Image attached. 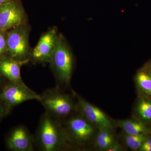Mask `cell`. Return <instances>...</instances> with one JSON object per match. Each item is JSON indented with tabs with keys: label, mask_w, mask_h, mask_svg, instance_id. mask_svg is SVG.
Here are the masks:
<instances>
[{
	"label": "cell",
	"mask_w": 151,
	"mask_h": 151,
	"mask_svg": "<svg viewBox=\"0 0 151 151\" xmlns=\"http://www.w3.org/2000/svg\"><path fill=\"white\" fill-rule=\"evenodd\" d=\"M35 138L41 151H60L68 144L62 122L46 112L41 118Z\"/></svg>",
	"instance_id": "cell-1"
},
{
	"label": "cell",
	"mask_w": 151,
	"mask_h": 151,
	"mask_svg": "<svg viewBox=\"0 0 151 151\" xmlns=\"http://www.w3.org/2000/svg\"><path fill=\"white\" fill-rule=\"evenodd\" d=\"M40 96L39 102L45 112L61 122L77 109L71 96L61 92L58 86L46 89Z\"/></svg>",
	"instance_id": "cell-2"
},
{
	"label": "cell",
	"mask_w": 151,
	"mask_h": 151,
	"mask_svg": "<svg viewBox=\"0 0 151 151\" xmlns=\"http://www.w3.org/2000/svg\"><path fill=\"white\" fill-rule=\"evenodd\" d=\"M50 64L58 83L65 86L70 84L73 68V55L65 38L61 34L58 35L56 47Z\"/></svg>",
	"instance_id": "cell-3"
},
{
	"label": "cell",
	"mask_w": 151,
	"mask_h": 151,
	"mask_svg": "<svg viewBox=\"0 0 151 151\" xmlns=\"http://www.w3.org/2000/svg\"><path fill=\"white\" fill-rule=\"evenodd\" d=\"M29 32L30 28L27 24L7 31L8 55L20 61L30 60L31 50L29 41Z\"/></svg>",
	"instance_id": "cell-4"
},
{
	"label": "cell",
	"mask_w": 151,
	"mask_h": 151,
	"mask_svg": "<svg viewBox=\"0 0 151 151\" xmlns=\"http://www.w3.org/2000/svg\"><path fill=\"white\" fill-rule=\"evenodd\" d=\"M62 124L68 144L83 145L94 136V127L80 114L70 117Z\"/></svg>",
	"instance_id": "cell-5"
},
{
	"label": "cell",
	"mask_w": 151,
	"mask_h": 151,
	"mask_svg": "<svg viewBox=\"0 0 151 151\" xmlns=\"http://www.w3.org/2000/svg\"><path fill=\"white\" fill-rule=\"evenodd\" d=\"M41 96L30 89L26 85L10 82L0 93V100L9 113L18 105L26 101L36 100L40 101Z\"/></svg>",
	"instance_id": "cell-6"
},
{
	"label": "cell",
	"mask_w": 151,
	"mask_h": 151,
	"mask_svg": "<svg viewBox=\"0 0 151 151\" xmlns=\"http://www.w3.org/2000/svg\"><path fill=\"white\" fill-rule=\"evenodd\" d=\"M72 93L77 100V109L81 116L98 129L112 130L113 122L106 114L82 98L74 90H72Z\"/></svg>",
	"instance_id": "cell-7"
},
{
	"label": "cell",
	"mask_w": 151,
	"mask_h": 151,
	"mask_svg": "<svg viewBox=\"0 0 151 151\" xmlns=\"http://www.w3.org/2000/svg\"><path fill=\"white\" fill-rule=\"evenodd\" d=\"M58 37L56 27H52L44 33L31 50L30 60L35 63H50L56 47Z\"/></svg>",
	"instance_id": "cell-8"
},
{
	"label": "cell",
	"mask_w": 151,
	"mask_h": 151,
	"mask_svg": "<svg viewBox=\"0 0 151 151\" xmlns=\"http://www.w3.org/2000/svg\"><path fill=\"white\" fill-rule=\"evenodd\" d=\"M27 22L26 14L21 0L0 6V29L8 31Z\"/></svg>",
	"instance_id": "cell-9"
},
{
	"label": "cell",
	"mask_w": 151,
	"mask_h": 151,
	"mask_svg": "<svg viewBox=\"0 0 151 151\" xmlns=\"http://www.w3.org/2000/svg\"><path fill=\"white\" fill-rule=\"evenodd\" d=\"M35 145V137L23 126L14 128L7 139V147L12 151H33Z\"/></svg>",
	"instance_id": "cell-10"
},
{
	"label": "cell",
	"mask_w": 151,
	"mask_h": 151,
	"mask_svg": "<svg viewBox=\"0 0 151 151\" xmlns=\"http://www.w3.org/2000/svg\"><path fill=\"white\" fill-rule=\"evenodd\" d=\"M29 60L20 61L8 55L0 58V75L12 83L26 85L22 79L21 69Z\"/></svg>",
	"instance_id": "cell-11"
},
{
	"label": "cell",
	"mask_w": 151,
	"mask_h": 151,
	"mask_svg": "<svg viewBox=\"0 0 151 151\" xmlns=\"http://www.w3.org/2000/svg\"><path fill=\"white\" fill-rule=\"evenodd\" d=\"M116 124L126 134L131 135L150 134L151 135V129L149 125L137 119L118 120Z\"/></svg>",
	"instance_id": "cell-12"
},
{
	"label": "cell",
	"mask_w": 151,
	"mask_h": 151,
	"mask_svg": "<svg viewBox=\"0 0 151 151\" xmlns=\"http://www.w3.org/2000/svg\"><path fill=\"white\" fill-rule=\"evenodd\" d=\"M138 95L151 99V70L145 66L139 69L135 77Z\"/></svg>",
	"instance_id": "cell-13"
},
{
	"label": "cell",
	"mask_w": 151,
	"mask_h": 151,
	"mask_svg": "<svg viewBox=\"0 0 151 151\" xmlns=\"http://www.w3.org/2000/svg\"><path fill=\"white\" fill-rule=\"evenodd\" d=\"M135 105V119L151 125V99L138 95Z\"/></svg>",
	"instance_id": "cell-14"
},
{
	"label": "cell",
	"mask_w": 151,
	"mask_h": 151,
	"mask_svg": "<svg viewBox=\"0 0 151 151\" xmlns=\"http://www.w3.org/2000/svg\"><path fill=\"white\" fill-rule=\"evenodd\" d=\"M111 130L108 129H100L97 133L96 143L100 150L107 151L115 142V139Z\"/></svg>",
	"instance_id": "cell-15"
},
{
	"label": "cell",
	"mask_w": 151,
	"mask_h": 151,
	"mask_svg": "<svg viewBox=\"0 0 151 151\" xmlns=\"http://www.w3.org/2000/svg\"><path fill=\"white\" fill-rule=\"evenodd\" d=\"M150 134L131 135L126 134L124 140L127 147L133 151H138L143 143L151 136Z\"/></svg>",
	"instance_id": "cell-16"
},
{
	"label": "cell",
	"mask_w": 151,
	"mask_h": 151,
	"mask_svg": "<svg viewBox=\"0 0 151 151\" xmlns=\"http://www.w3.org/2000/svg\"><path fill=\"white\" fill-rule=\"evenodd\" d=\"M7 31L0 29V58L8 55L7 52Z\"/></svg>",
	"instance_id": "cell-17"
},
{
	"label": "cell",
	"mask_w": 151,
	"mask_h": 151,
	"mask_svg": "<svg viewBox=\"0 0 151 151\" xmlns=\"http://www.w3.org/2000/svg\"><path fill=\"white\" fill-rule=\"evenodd\" d=\"M138 151H151V135L144 142Z\"/></svg>",
	"instance_id": "cell-18"
},
{
	"label": "cell",
	"mask_w": 151,
	"mask_h": 151,
	"mask_svg": "<svg viewBox=\"0 0 151 151\" xmlns=\"http://www.w3.org/2000/svg\"><path fill=\"white\" fill-rule=\"evenodd\" d=\"M9 113L4 105L2 101L0 100V121L2 119L4 116H6Z\"/></svg>",
	"instance_id": "cell-19"
},
{
	"label": "cell",
	"mask_w": 151,
	"mask_h": 151,
	"mask_svg": "<svg viewBox=\"0 0 151 151\" xmlns=\"http://www.w3.org/2000/svg\"><path fill=\"white\" fill-rule=\"evenodd\" d=\"M122 147L121 146L115 142L108 149L107 151H119L122 150Z\"/></svg>",
	"instance_id": "cell-20"
},
{
	"label": "cell",
	"mask_w": 151,
	"mask_h": 151,
	"mask_svg": "<svg viewBox=\"0 0 151 151\" xmlns=\"http://www.w3.org/2000/svg\"><path fill=\"white\" fill-rule=\"evenodd\" d=\"M16 0H0V6L5 4H7V3L11 2L13 1Z\"/></svg>",
	"instance_id": "cell-21"
},
{
	"label": "cell",
	"mask_w": 151,
	"mask_h": 151,
	"mask_svg": "<svg viewBox=\"0 0 151 151\" xmlns=\"http://www.w3.org/2000/svg\"><path fill=\"white\" fill-rule=\"evenodd\" d=\"M145 66L151 70V60L150 61H149Z\"/></svg>",
	"instance_id": "cell-22"
},
{
	"label": "cell",
	"mask_w": 151,
	"mask_h": 151,
	"mask_svg": "<svg viewBox=\"0 0 151 151\" xmlns=\"http://www.w3.org/2000/svg\"><path fill=\"white\" fill-rule=\"evenodd\" d=\"M1 76L0 75V86H1V84H2V81H1Z\"/></svg>",
	"instance_id": "cell-23"
}]
</instances>
